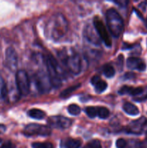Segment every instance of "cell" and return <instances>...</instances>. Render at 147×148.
Masks as SVG:
<instances>
[{
	"instance_id": "obj_5",
	"label": "cell",
	"mask_w": 147,
	"mask_h": 148,
	"mask_svg": "<svg viewBox=\"0 0 147 148\" xmlns=\"http://www.w3.org/2000/svg\"><path fill=\"white\" fill-rule=\"evenodd\" d=\"M23 134L26 137L32 136H43L46 137L51 134V130L49 126L43 125L39 124H29L24 127Z\"/></svg>"
},
{
	"instance_id": "obj_19",
	"label": "cell",
	"mask_w": 147,
	"mask_h": 148,
	"mask_svg": "<svg viewBox=\"0 0 147 148\" xmlns=\"http://www.w3.org/2000/svg\"><path fill=\"white\" fill-rule=\"evenodd\" d=\"M8 95V90H7V84L0 75V101H4Z\"/></svg>"
},
{
	"instance_id": "obj_7",
	"label": "cell",
	"mask_w": 147,
	"mask_h": 148,
	"mask_svg": "<svg viewBox=\"0 0 147 148\" xmlns=\"http://www.w3.org/2000/svg\"><path fill=\"white\" fill-rule=\"evenodd\" d=\"M35 80L37 90L41 93H47L50 91L52 85L47 72L38 71L35 75Z\"/></svg>"
},
{
	"instance_id": "obj_13",
	"label": "cell",
	"mask_w": 147,
	"mask_h": 148,
	"mask_svg": "<svg viewBox=\"0 0 147 148\" xmlns=\"http://www.w3.org/2000/svg\"><path fill=\"white\" fill-rule=\"evenodd\" d=\"M84 37L87 41L93 45H99L100 43V38L98 36L97 31L91 26L88 25L84 30Z\"/></svg>"
},
{
	"instance_id": "obj_6",
	"label": "cell",
	"mask_w": 147,
	"mask_h": 148,
	"mask_svg": "<svg viewBox=\"0 0 147 148\" xmlns=\"http://www.w3.org/2000/svg\"><path fill=\"white\" fill-rule=\"evenodd\" d=\"M16 85L22 95H27L30 92V79L26 71L18 70L15 75Z\"/></svg>"
},
{
	"instance_id": "obj_23",
	"label": "cell",
	"mask_w": 147,
	"mask_h": 148,
	"mask_svg": "<svg viewBox=\"0 0 147 148\" xmlns=\"http://www.w3.org/2000/svg\"><path fill=\"white\" fill-rule=\"evenodd\" d=\"M84 111L89 118L93 119L97 116V107L88 106L86 108H85Z\"/></svg>"
},
{
	"instance_id": "obj_26",
	"label": "cell",
	"mask_w": 147,
	"mask_h": 148,
	"mask_svg": "<svg viewBox=\"0 0 147 148\" xmlns=\"http://www.w3.org/2000/svg\"><path fill=\"white\" fill-rule=\"evenodd\" d=\"M87 148H102V145L99 140H93L88 143Z\"/></svg>"
},
{
	"instance_id": "obj_33",
	"label": "cell",
	"mask_w": 147,
	"mask_h": 148,
	"mask_svg": "<svg viewBox=\"0 0 147 148\" xmlns=\"http://www.w3.org/2000/svg\"><path fill=\"white\" fill-rule=\"evenodd\" d=\"M146 5H147V1H144V2L141 3V4H139V7H141V8H142L143 10H145L146 7Z\"/></svg>"
},
{
	"instance_id": "obj_21",
	"label": "cell",
	"mask_w": 147,
	"mask_h": 148,
	"mask_svg": "<svg viewBox=\"0 0 147 148\" xmlns=\"http://www.w3.org/2000/svg\"><path fill=\"white\" fill-rule=\"evenodd\" d=\"M102 72H103L104 75L108 78H111L114 77L115 74V70L114 69L113 66L112 65L109 64H106L103 66L102 68Z\"/></svg>"
},
{
	"instance_id": "obj_8",
	"label": "cell",
	"mask_w": 147,
	"mask_h": 148,
	"mask_svg": "<svg viewBox=\"0 0 147 148\" xmlns=\"http://www.w3.org/2000/svg\"><path fill=\"white\" fill-rule=\"evenodd\" d=\"M49 127L58 130H66L72 124V120L63 116H53L48 119Z\"/></svg>"
},
{
	"instance_id": "obj_30",
	"label": "cell",
	"mask_w": 147,
	"mask_h": 148,
	"mask_svg": "<svg viewBox=\"0 0 147 148\" xmlns=\"http://www.w3.org/2000/svg\"><path fill=\"white\" fill-rule=\"evenodd\" d=\"M135 77V75L133 72H127L124 75L123 79H132Z\"/></svg>"
},
{
	"instance_id": "obj_22",
	"label": "cell",
	"mask_w": 147,
	"mask_h": 148,
	"mask_svg": "<svg viewBox=\"0 0 147 148\" xmlns=\"http://www.w3.org/2000/svg\"><path fill=\"white\" fill-rule=\"evenodd\" d=\"M110 111L105 107H97V116L102 119H106L109 117Z\"/></svg>"
},
{
	"instance_id": "obj_14",
	"label": "cell",
	"mask_w": 147,
	"mask_h": 148,
	"mask_svg": "<svg viewBox=\"0 0 147 148\" xmlns=\"http://www.w3.org/2000/svg\"><path fill=\"white\" fill-rule=\"evenodd\" d=\"M91 83L95 87V90L97 93H102L108 88V83L105 81L102 80L100 77L95 75L91 79Z\"/></svg>"
},
{
	"instance_id": "obj_9",
	"label": "cell",
	"mask_w": 147,
	"mask_h": 148,
	"mask_svg": "<svg viewBox=\"0 0 147 148\" xmlns=\"http://www.w3.org/2000/svg\"><path fill=\"white\" fill-rule=\"evenodd\" d=\"M93 25L95 29L96 30L98 36L105 43V44L107 46L110 47L112 46V41H111V38L110 37L108 32L107 30L106 27H105V25L102 22V20L99 18V17H95L93 20Z\"/></svg>"
},
{
	"instance_id": "obj_2",
	"label": "cell",
	"mask_w": 147,
	"mask_h": 148,
	"mask_svg": "<svg viewBox=\"0 0 147 148\" xmlns=\"http://www.w3.org/2000/svg\"><path fill=\"white\" fill-rule=\"evenodd\" d=\"M106 20L111 34L115 38L119 37L124 28L123 20L119 13L115 9H109L106 13Z\"/></svg>"
},
{
	"instance_id": "obj_27",
	"label": "cell",
	"mask_w": 147,
	"mask_h": 148,
	"mask_svg": "<svg viewBox=\"0 0 147 148\" xmlns=\"http://www.w3.org/2000/svg\"><path fill=\"white\" fill-rule=\"evenodd\" d=\"M147 98V88H146L145 89H144V91L142 92V93L141 94V95H139L138 96H136L135 98H134V100H135V101H138V102H140V101H144V100H146Z\"/></svg>"
},
{
	"instance_id": "obj_11",
	"label": "cell",
	"mask_w": 147,
	"mask_h": 148,
	"mask_svg": "<svg viewBox=\"0 0 147 148\" xmlns=\"http://www.w3.org/2000/svg\"><path fill=\"white\" fill-rule=\"evenodd\" d=\"M147 124V119L144 116L131 121L125 129V132L133 134H141Z\"/></svg>"
},
{
	"instance_id": "obj_1",
	"label": "cell",
	"mask_w": 147,
	"mask_h": 148,
	"mask_svg": "<svg viewBox=\"0 0 147 148\" xmlns=\"http://www.w3.org/2000/svg\"><path fill=\"white\" fill-rule=\"evenodd\" d=\"M68 22L61 13H56L50 17L46 24V34L50 39L59 40L67 33Z\"/></svg>"
},
{
	"instance_id": "obj_18",
	"label": "cell",
	"mask_w": 147,
	"mask_h": 148,
	"mask_svg": "<svg viewBox=\"0 0 147 148\" xmlns=\"http://www.w3.org/2000/svg\"><path fill=\"white\" fill-rule=\"evenodd\" d=\"M27 115H28L29 117H30L32 119H34L41 120L45 118V116H46V113L40 109L32 108V109L29 110L27 111Z\"/></svg>"
},
{
	"instance_id": "obj_15",
	"label": "cell",
	"mask_w": 147,
	"mask_h": 148,
	"mask_svg": "<svg viewBox=\"0 0 147 148\" xmlns=\"http://www.w3.org/2000/svg\"><path fill=\"white\" fill-rule=\"evenodd\" d=\"M144 88H141V87H138V88H133V87L127 86V85H124L122 86L120 89L118 90V93L120 95H130L132 96H138L142 93L144 91Z\"/></svg>"
},
{
	"instance_id": "obj_4",
	"label": "cell",
	"mask_w": 147,
	"mask_h": 148,
	"mask_svg": "<svg viewBox=\"0 0 147 148\" xmlns=\"http://www.w3.org/2000/svg\"><path fill=\"white\" fill-rule=\"evenodd\" d=\"M63 62L69 72L73 75H77L82 71V64L80 56L76 52H71V54L62 56Z\"/></svg>"
},
{
	"instance_id": "obj_29",
	"label": "cell",
	"mask_w": 147,
	"mask_h": 148,
	"mask_svg": "<svg viewBox=\"0 0 147 148\" xmlns=\"http://www.w3.org/2000/svg\"><path fill=\"white\" fill-rule=\"evenodd\" d=\"M15 145L12 143L11 141H6L5 143H3L0 148H15Z\"/></svg>"
},
{
	"instance_id": "obj_3",
	"label": "cell",
	"mask_w": 147,
	"mask_h": 148,
	"mask_svg": "<svg viewBox=\"0 0 147 148\" xmlns=\"http://www.w3.org/2000/svg\"><path fill=\"white\" fill-rule=\"evenodd\" d=\"M46 62V68H47V73L48 75L50 83L52 87L55 88H60L61 85V78L59 72L58 71V63L53 56L48 55L44 58Z\"/></svg>"
},
{
	"instance_id": "obj_17",
	"label": "cell",
	"mask_w": 147,
	"mask_h": 148,
	"mask_svg": "<svg viewBox=\"0 0 147 148\" xmlns=\"http://www.w3.org/2000/svg\"><path fill=\"white\" fill-rule=\"evenodd\" d=\"M122 109L127 114L131 116H136L139 114L138 108L133 105V103L129 102H125L122 106Z\"/></svg>"
},
{
	"instance_id": "obj_34",
	"label": "cell",
	"mask_w": 147,
	"mask_h": 148,
	"mask_svg": "<svg viewBox=\"0 0 147 148\" xmlns=\"http://www.w3.org/2000/svg\"><path fill=\"white\" fill-rule=\"evenodd\" d=\"M146 137H147V130H146Z\"/></svg>"
},
{
	"instance_id": "obj_35",
	"label": "cell",
	"mask_w": 147,
	"mask_h": 148,
	"mask_svg": "<svg viewBox=\"0 0 147 148\" xmlns=\"http://www.w3.org/2000/svg\"><path fill=\"white\" fill-rule=\"evenodd\" d=\"M1 141H2V140H1V138H0V143H1Z\"/></svg>"
},
{
	"instance_id": "obj_12",
	"label": "cell",
	"mask_w": 147,
	"mask_h": 148,
	"mask_svg": "<svg viewBox=\"0 0 147 148\" xmlns=\"http://www.w3.org/2000/svg\"><path fill=\"white\" fill-rule=\"evenodd\" d=\"M127 67L130 69H136L143 72L146 69V64L140 58L129 57L126 61Z\"/></svg>"
},
{
	"instance_id": "obj_24",
	"label": "cell",
	"mask_w": 147,
	"mask_h": 148,
	"mask_svg": "<svg viewBox=\"0 0 147 148\" xmlns=\"http://www.w3.org/2000/svg\"><path fill=\"white\" fill-rule=\"evenodd\" d=\"M68 111L71 115L78 116L81 113V108L76 104H71L68 106Z\"/></svg>"
},
{
	"instance_id": "obj_25",
	"label": "cell",
	"mask_w": 147,
	"mask_h": 148,
	"mask_svg": "<svg viewBox=\"0 0 147 148\" xmlns=\"http://www.w3.org/2000/svg\"><path fill=\"white\" fill-rule=\"evenodd\" d=\"M33 148H55L54 145L51 143L45 142V143H34L32 144Z\"/></svg>"
},
{
	"instance_id": "obj_20",
	"label": "cell",
	"mask_w": 147,
	"mask_h": 148,
	"mask_svg": "<svg viewBox=\"0 0 147 148\" xmlns=\"http://www.w3.org/2000/svg\"><path fill=\"white\" fill-rule=\"evenodd\" d=\"M81 86V84H77V85H73V86H71L69 88H66L64 90L62 91L60 94V97L62 98H67V97L70 96L78 88H80Z\"/></svg>"
},
{
	"instance_id": "obj_28",
	"label": "cell",
	"mask_w": 147,
	"mask_h": 148,
	"mask_svg": "<svg viewBox=\"0 0 147 148\" xmlns=\"http://www.w3.org/2000/svg\"><path fill=\"white\" fill-rule=\"evenodd\" d=\"M115 145L117 148H125L127 146V142L124 139L120 138L117 140Z\"/></svg>"
},
{
	"instance_id": "obj_10",
	"label": "cell",
	"mask_w": 147,
	"mask_h": 148,
	"mask_svg": "<svg viewBox=\"0 0 147 148\" xmlns=\"http://www.w3.org/2000/svg\"><path fill=\"white\" fill-rule=\"evenodd\" d=\"M6 67L12 72L17 69L18 64V56L15 49L12 46H9L5 51V60H4Z\"/></svg>"
},
{
	"instance_id": "obj_32",
	"label": "cell",
	"mask_w": 147,
	"mask_h": 148,
	"mask_svg": "<svg viewBox=\"0 0 147 148\" xmlns=\"http://www.w3.org/2000/svg\"><path fill=\"white\" fill-rule=\"evenodd\" d=\"M137 148H147V141L144 142V143H141L139 144Z\"/></svg>"
},
{
	"instance_id": "obj_31",
	"label": "cell",
	"mask_w": 147,
	"mask_h": 148,
	"mask_svg": "<svg viewBox=\"0 0 147 148\" xmlns=\"http://www.w3.org/2000/svg\"><path fill=\"white\" fill-rule=\"evenodd\" d=\"M5 131H6L5 125L0 124V134L4 133V132H5Z\"/></svg>"
},
{
	"instance_id": "obj_16",
	"label": "cell",
	"mask_w": 147,
	"mask_h": 148,
	"mask_svg": "<svg viewBox=\"0 0 147 148\" xmlns=\"http://www.w3.org/2000/svg\"><path fill=\"white\" fill-rule=\"evenodd\" d=\"M63 148H79L82 145V141L77 139L69 138L63 140L61 143Z\"/></svg>"
}]
</instances>
